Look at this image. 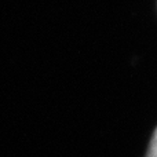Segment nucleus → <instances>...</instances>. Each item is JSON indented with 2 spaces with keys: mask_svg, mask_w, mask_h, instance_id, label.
<instances>
[{
  "mask_svg": "<svg viewBox=\"0 0 157 157\" xmlns=\"http://www.w3.org/2000/svg\"><path fill=\"white\" fill-rule=\"evenodd\" d=\"M146 157H157V128L152 136V142H150L149 150H147Z\"/></svg>",
  "mask_w": 157,
  "mask_h": 157,
  "instance_id": "1",
  "label": "nucleus"
}]
</instances>
